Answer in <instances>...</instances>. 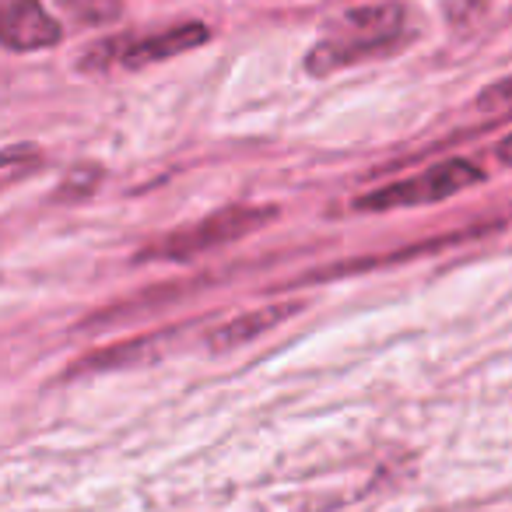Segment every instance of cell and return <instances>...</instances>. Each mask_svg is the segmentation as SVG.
I'll use <instances>...</instances> for the list:
<instances>
[{"mask_svg":"<svg viewBox=\"0 0 512 512\" xmlns=\"http://www.w3.org/2000/svg\"><path fill=\"white\" fill-rule=\"evenodd\" d=\"M404 39H407L404 4H397V0L362 4V8H351L334 25V32L306 53V71L316 74V78H327V74L344 71V67L365 64V60H376L400 50Z\"/></svg>","mask_w":512,"mask_h":512,"instance_id":"obj_1","label":"cell"},{"mask_svg":"<svg viewBox=\"0 0 512 512\" xmlns=\"http://www.w3.org/2000/svg\"><path fill=\"white\" fill-rule=\"evenodd\" d=\"M278 218V207H253V204H232L221 207V211L200 218L197 225H186L179 232L165 235V239H155L151 246L137 249V264H151V260H172V264H183V260H193L200 253H211L218 246H228V242H239L246 235L260 232L267 221Z\"/></svg>","mask_w":512,"mask_h":512,"instance_id":"obj_2","label":"cell"},{"mask_svg":"<svg viewBox=\"0 0 512 512\" xmlns=\"http://www.w3.org/2000/svg\"><path fill=\"white\" fill-rule=\"evenodd\" d=\"M211 39L204 22H183L172 25L165 32H155V36H109L99 39L95 46H88L78 57V67L88 74L99 71H113V67H127V71H137V67H155L165 64V60L179 57V53H190L197 46H204Z\"/></svg>","mask_w":512,"mask_h":512,"instance_id":"obj_3","label":"cell"},{"mask_svg":"<svg viewBox=\"0 0 512 512\" xmlns=\"http://www.w3.org/2000/svg\"><path fill=\"white\" fill-rule=\"evenodd\" d=\"M484 183L481 165H474L470 158H442V162L428 165L425 172H414L397 183H386L372 193H362L355 200V211H400V207H421V204H439L456 193L470 190V186Z\"/></svg>","mask_w":512,"mask_h":512,"instance_id":"obj_4","label":"cell"},{"mask_svg":"<svg viewBox=\"0 0 512 512\" xmlns=\"http://www.w3.org/2000/svg\"><path fill=\"white\" fill-rule=\"evenodd\" d=\"M0 39L11 53H36L57 46L64 29L39 0H11L0 15Z\"/></svg>","mask_w":512,"mask_h":512,"instance_id":"obj_5","label":"cell"},{"mask_svg":"<svg viewBox=\"0 0 512 512\" xmlns=\"http://www.w3.org/2000/svg\"><path fill=\"white\" fill-rule=\"evenodd\" d=\"M302 309V302H278V306H264V309H249V313H239L232 320L218 323V327L207 334V348L211 351H235L242 344L264 337L267 330L281 327L285 320H292Z\"/></svg>","mask_w":512,"mask_h":512,"instance_id":"obj_6","label":"cell"},{"mask_svg":"<svg viewBox=\"0 0 512 512\" xmlns=\"http://www.w3.org/2000/svg\"><path fill=\"white\" fill-rule=\"evenodd\" d=\"M99 183H102V169H99V165H78V169L67 172V179L57 186L53 200H57V204H78V200L92 197Z\"/></svg>","mask_w":512,"mask_h":512,"instance_id":"obj_7","label":"cell"},{"mask_svg":"<svg viewBox=\"0 0 512 512\" xmlns=\"http://www.w3.org/2000/svg\"><path fill=\"white\" fill-rule=\"evenodd\" d=\"M81 25H106L113 18H120L123 4L120 0H60Z\"/></svg>","mask_w":512,"mask_h":512,"instance_id":"obj_8","label":"cell"},{"mask_svg":"<svg viewBox=\"0 0 512 512\" xmlns=\"http://www.w3.org/2000/svg\"><path fill=\"white\" fill-rule=\"evenodd\" d=\"M474 109L481 116H509L512 113V74L491 81V85L484 88L481 95H477Z\"/></svg>","mask_w":512,"mask_h":512,"instance_id":"obj_9","label":"cell"},{"mask_svg":"<svg viewBox=\"0 0 512 512\" xmlns=\"http://www.w3.org/2000/svg\"><path fill=\"white\" fill-rule=\"evenodd\" d=\"M39 162H43V155H39L32 144H8V148H4V183L11 186L18 176L39 169Z\"/></svg>","mask_w":512,"mask_h":512,"instance_id":"obj_10","label":"cell"},{"mask_svg":"<svg viewBox=\"0 0 512 512\" xmlns=\"http://www.w3.org/2000/svg\"><path fill=\"white\" fill-rule=\"evenodd\" d=\"M491 8V0H446V22L453 29H467L477 18H484Z\"/></svg>","mask_w":512,"mask_h":512,"instance_id":"obj_11","label":"cell"},{"mask_svg":"<svg viewBox=\"0 0 512 512\" xmlns=\"http://www.w3.org/2000/svg\"><path fill=\"white\" fill-rule=\"evenodd\" d=\"M495 158L505 165V169H512V134H505L502 141L495 144Z\"/></svg>","mask_w":512,"mask_h":512,"instance_id":"obj_12","label":"cell"}]
</instances>
